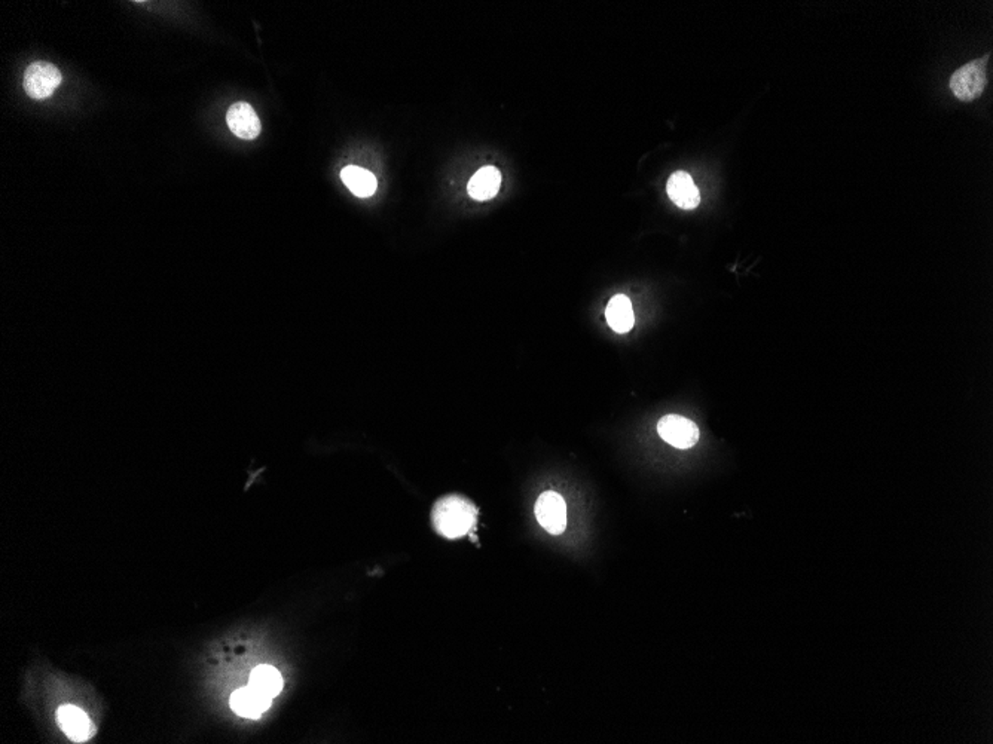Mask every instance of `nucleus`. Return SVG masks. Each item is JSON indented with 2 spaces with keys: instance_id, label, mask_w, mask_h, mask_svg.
<instances>
[{
  "instance_id": "f257e3e1",
  "label": "nucleus",
  "mask_w": 993,
  "mask_h": 744,
  "mask_svg": "<svg viewBox=\"0 0 993 744\" xmlns=\"http://www.w3.org/2000/svg\"><path fill=\"white\" fill-rule=\"evenodd\" d=\"M478 511L473 503L460 496L440 499L433 510V520L439 534L447 538H460L476 523Z\"/></svg>"
},
{
  "instance_id": "f03ea898",
  "label": "nucleus",
  "mask_w": 993,
  "mask_h": 744,
  "mask_svg": "<svg viewBox=\"0 0 993 744\" xmlns=\"http://www.w3.org/2000/svg\"><path fill=\"white\" fill-rule=\"evenodd\" d=\"M986 84V62L984 60H975L953 73L950 89L957 100L972 102L983 94Z\"/></svg>"
},
{
  "instance_id": "7ed1b4c3",
  "label": "nucleus",
  "mask_w": 993,
  "mask_h": 744,
  "mask_svg": "<svg viewBox=\"0 0 993 744\" xmlns=\"http://www.w3.org/2000/svg\"><path fill=\"white\" fill-rule=\"evenodd\" d=\"M63 76L59 69L46 61L33 62L24 73V89L33 100H45L55 93Z\"/></svg>"
},
{
  "instance_id": "20e7f679",
  "label": "nucleus",
  "mask_w": 993,
  "mask_h": 744,
  "mask_svg": "<svg viewBox=\"0 0 993 744\" xmlns=\"http://www.w3.org/2000/svg\"><path fill=\"white\" fill-rule=\"evenodd\" d=\"M659 436L667 441L668 445L674 446L677 449H689L699 441L701 432L693 421L683 418L678 414L663 416L658 423Z\"/></svg>"
},
{
  "instance_id": "39448f33",
  "label": "nucleus",
  "mask_w": 993,
  "mask_h": 744,
  "mask_svg": "<svg viewBox=\"0 0 993 744\" xmlns=\"http://www.w3.org/2000/svg\"><path fill=\"white\" fill-rule=\"evenodd\" d=\"M536 517L542 527L552 535L562 534L567 526V503L556 492H545L536 503Z\"/></svg>"
},
{
  "instance_id": "423d86ee",
  "label": "nucleus",
  "mask_w": 993,
  "mask_h": 744,
  "mask_svg": "<svg viewBox=\"0 0 993 744\" xmlns=\"http://www.w3.org/2000/svg\"><path fill=\"white\" fill-rule=\"evenodd\" d=\"M57 721L64 734L75 743H84L94 735L95 728L90 717L77 706H62L57 710Z\"/></svg>"
},
{
  "instance_id": "0eeeda50",
  "label": "nucleus",
  "mask_w": 993,
  "mask_h": 744,
  "mask_svg": "<svg viewBox=\"0 0 993 744\" xmlns=\"http://www.w3.org/2000/svg\"><path fill=\"white\" fill-rule=\"evenodd\" d=\"M226 122L233 134L242 140H255L262 129L259 118L249 102H235L229 107Z\"/></svg>"
},
{
  "instance_id": "6e6552de",
  "label": "nucleus",
  "mask_w": 993,
  "mask_h": 744,
  "mask_svg": "<svg viewBox=\"0 0 993 744\" xmlns=\"http://www.w3.org/2000/svg\"><path fill=\"white\" fill-rule=\"evenodd\" d=\"M668 195L674 204L680 208L693 209L701 202L699 189L694 184L693 178L685 171H677L672 174L667 184Z\"/></svg>"
},
{
  "instance_id": "1a4fd4ad",
  "label": "nucleus",
  "mask_w": 993,
  "mask_h": 744,
  "mask_svg": "<svg viewBox=\"0 0 993 744\" xmlns=\"http://www.w3.org/2000/svg\"><path fill=\"white\" fill-rule=\"evenodd\" d=\"M271 701H273V699H269L267 695L249 685L247 688H242V690L234 692L233 697H231V707L240 716L258 719L262 713L268 710Z\"/></svg>"
},
{
  "instance_id": "9d476101",
  "label": "nucleus",
  "mask_w": 993,
  "mask_h": 744,
  "mask_svg": "<svg viewBox=\"0 0 993 744\" xmlns=\"http://www.w3.org/2000/svg\"><path fill=\"white\" fill-rule=\"evenodd\" d=\"M502 174L494 167H485L479 169L470 180L469 195L476 200H491L500 191Z\"/></svg>"
},
{
  "instance_id": "9b49d317",
  "label": "nucleus",
  "mask_w": 993,
  "mask_h": 744,
  "mask_svg": "<svg viewBox=\"0 0 993 744\" xmlns=\"http://www.w3.org/2000/svg\"><path fill=\"white\" fill-rule=\"evenodd\" d=\"M605 318L610 327L618 333H628L634 325L636 316L632 303L627 296L619 294L610 300L609 307L605 309Z\"/></svg>"
},
{
  "instance_id": "f8f14e48",
  "label": "nucleus",
  "mask_w": 993,
  "mask_h": 744,
  "mask_svg": "<svg viewBox=\"0 0 993 744\" xmlns=\"http://www.w3.org/2000/svg\"><path fill=\"white\" fill-rule=\"evenodd\" d=\"M341 178L345 183V186L349 187V191L353 192L354 195L358 198H367V196L373 195L378 186L375 176L369 173L367 169L360 168L356 165H349L342 169Z\"/></svg>"
},
{
  "instance_id": "ddd939ff",
  "label": "nucleus",
  "mask_w": 993,
  "mask_h": 744,
  "mask_svg": "<svg viewBox=\"0 0 993 744\" xmlns=\"http://www.w3.org/2000/svg\"><path fill=\"white\" fill-rule=\"evenodd\" d=\"M250 686L269 699H274L283 690V677L271 666H259L251 672Z\"/></svg>"
}]
</instances>
